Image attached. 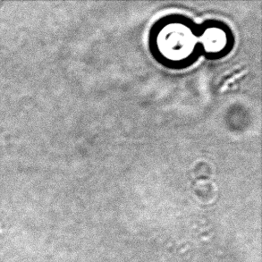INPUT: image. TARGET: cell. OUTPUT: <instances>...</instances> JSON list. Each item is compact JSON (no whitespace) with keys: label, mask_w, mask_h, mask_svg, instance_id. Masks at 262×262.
Returning a JSON list of instances; mask_svg holds the SVG:
<instances>
[{"label":"cell","mask_w":262,"mask_h":262,"mask_svg":"<svg viewBox=\"0 0 262 262\" xmlns=\"http://www.w3.org/2000/svg\"><path fill=\"white\" fill-rule=\"evenodd\" d=\"M192 174L196 178L202 179V180H206L212 174V167L210 166V164L205 161H201L194 165V167H192Z\"/></svg>","instance_id":"cell-1"}]
</instances>
